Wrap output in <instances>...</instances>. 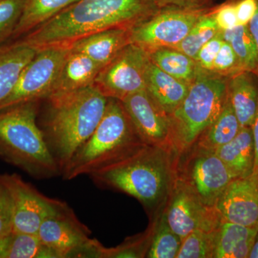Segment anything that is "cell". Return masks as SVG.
I'll return each instance as SVG.
<instances>
[{
    "label": "cell",
    "mask_w": 258,
    "mask_h": 258,
    "mask_svg": "<svg viewBox=\"0 0 258 258\" xmlns=\"http://www.w3.org/2000/svg\"><path fill=\"white\" fill-rule=\"evenodd\" d=\"M249 258H258V233L248 255Z\"/></svg>",
    "instance_id": "40"
},
{
    "label": "cell",
    "mask_w": 258,
    "mask_h": 258,
    "mask_svg": "<svg viewBox=\"0 0 258 258\" xmlns=\"http://www.w3.org/2000/svg\"><path fill=\"white\" fill-rule=\"evenodd\" d=\"M247 27H248L251 35L253 37L254 42H255L258 54V4L257 11H256L253 18H252L248 25H247ZM256 74L258 76V70Z\"/></svg>",
    "instance_id": "39"
},
{
    "label": "cell",
    "mask_w": 258,
    "mask_h": 258,
    "mask_svg": "<svg viewBox=\"0 0 258 258\" xmlns=\"http://www.w3.org/2000/svg\"><path fill=\"white\" fill-rule=\"evenodd\" d=\"M222 220L258 227V177L250 174L234 179L217 200Z\"/></svg>",
    "instance_id": "15"
},
{
    "label": "cell",
    "mask_w": 258,
    "mask_h": 258,
    "mask_svg": "<svg viewBox=\"0 0 258 258\" xmlns=\"http://www.w3.org/2000/svg\"><path fill=\"white\" fill-rule=\"evenodd\" d=\"M120 102L144 144L157 147L170 144L169 116L161 111L147 90L134 93Z\"/></svg>",
    "instance_id": "14"
},
{
    "label": "cell",
    "mask_w": 258,
    "mask_h": 258,
    "mask_svg": "<svg viewBox=\"0 0 258 258\" xmlns=\"http://www.w3.org/2000/svg\"><path fill=\"white\" fill-rule=\"evenodd\" d=\"M144 144L121 102L108 98L103 116L92 135L78 149L61 172L72 180L99 170Z\"/></svg>",
    "instance_id": "5"
},
{
    "label": "cell",
    "mask_w": 258,
    "mask_h": 258,
    "mask_svg": "<svg viewBox=\"0 0 258 258\" xmlns=\"http://www.w3.org/2000/svg\"><path fill=\"white\" fill-rule=\"evenodd\" d=\"M14 203L11 191L0 174V239L13 230Z\"/></svg>",
    "instance_id": "33"
},
{
    "label": "cell",
    "mask_w": 258,
    "mask_h": 258,
    "mask_svg": "<svg viewBox=\"0 0 258 258\" xmlns=\"http://www.w3.org/2000/svg\"><path fill=\"white\" fill-rule=\"evenodd\" d=\"M26 0H0V45L13 36Z\"/></svg>",
    "instance_id": "31"
},
{
    "label": "cell",
    "mask_w": 258,
    "mask_h": 258,
    "mask_svg": "<svg viewBox=\"0 0 258 258\" xmlns=\"http://www.w3.org/2000/svg\"><path fill=\"white\" fill-rule=\"evenodd\" d=\"M0 258H60L37 235L12 231L0 239Z\"/></svg>",
    "instance_id": "25"
},
{
    "label": "cell",
    "mask_w": 258,
    "mask_h": 258,
    "mask_svg": "<svg viewBox=\"0 0 258 258\" xmlns=\"http://www.w3.org/2000/svg\"><path fill=\"white\" fill-rule=\"evenodd\" d=\"M130 28L108 29L88 35L73 43L71 50L87 55L103 69L132 43Z\"/></svg>",
    "instance_id": "16"
},
{
    "label": "cell",
    "mask_w": 258,
    "mask_h": 258,
    "mask_svg": "<svg viewBox=\"0 0 258 258\" xmlns=\"http://www.w3.org/2000/svg\"><path fill=\"white\" fill-rule=\"evenodd\" d=\"M209 10H160L130 28L131 42L147 52L174 47L184 40Z\"/></svg>",
    "instance_id": "8"
},
{
    "label": "cell",
    "mask_w": 258,
    "mask_h": 258,
    "mask_svg": "<svg viewBox=\"0 0 258 258\" xmlns=\"http://www.w3.org/2000/svg\"><path fill=\"white\" fill-rule=\"evenodd\" d=\"M214 18L220 31L231 30L238 26L235 5L228 3L214 10Z\"/></svg>",
    "instance_id": "35"
},
{
    "label": "cell",
    "mask_w": 258,
    "mask_h": 258,
    "mask_svg": "<svg viewBox=\"0 0 258 258\" xmlns=\"http://www.w3.org/2000/svg\"><path fill=\"white\" fill-rule=\"evenodd\" d=\"M216 231H193L182 240L176 258L214 257Z\"/></svg>",
    "instance_id": "30"
},
{
    "label": "cell",
    "mask_w": 258,
    "mask_h": 258,
    "mask_svg": "<svg viewBox=\"0 0 258 258\" xmlns=\"http://www.w3.org/2000/svg\"><path fill=\"white\" fill-rule=\"evenodd\" d=\"M36 52L35 47L23 40L0 46V103L14 89L22 71Z\"/></svg>",
    "instance_id": "22"
},
{
    "label": "cell",
    "mask_w": 258,
    "mask_h": 258,
    "mask_svg": "<svg viewBox=\"0 0 258 258\" xmlns=\"http://www.w3.org/2000/svg\"><path fill=\"white\" fill-rule=\"evenodd\" d=\"M229 99L241 127H251L258 108V76L252 71H241L227 82Z\"/></svg>",
    "instance_id": "18"
},
{
    "label": "cell",
    "mask_w": 258,
    "mask_h": 258,
    "mask_svg": "<svg viewBox=\"0 0 258 258\" xmlns=\"http://www.w3.org/2000/svg\"><path fill=\"white\" fill-rule=\"evenodd\" d=\"M235 179L214 152L202 149L188 163L183 184L204 205L215 207L222 194Z\"/></svg>",
    "instance_id": "12"
},
{
    "label": "cell",
    "mask_w": 258,
    "mask_h": 258,
    "mask_svg": "<svg viewBox=\"0 0 258 258\" xmlns=\"http://www.w3.org/2000/svg\"><path fill=\"white\" fill-rule=\"evenodd\" d=\"M79 0H26L23 15L12 37L17 38L40 26Z\"/></svg>",
    "instance_id": "23"
},
{
    "label": "cell",
    "mask_w": 258,
    "mask_h": 258,
    "mask_svg": "<svg viewBox=\"0 0 258 258\" xmlns=\"http://www.w3.org/2000/svg\"><path fill=\"white\" fill-rule=\"evenodd\" d=\"M238 118L227 97L225 106L218 118L202 135L200 145L202 149L212 151L231 142L240 132Z\"/></svg>",
    "instance_id": "26"
},
{
    "label": "cell",
    "mask_w": 258,
    "mask_h": 258,
    "mask_svg": "<svg viewBox=\"0 0 258 258\" xmlns=\"http://www.w3.org/2000/svg\"><path fill=\"white\" fill-rule=\"evenodd\" d=\"M214 153L223 161L236 178L250 175L253 170L254 161L252 128H241L235 138L215 149Z\"/></svg>",
    "instance_id": "21"
},
{
    "label": "cell",
    "mask_w": 258,
    "mask_h": 258,
    "mask_svg": "<svg viewBox=\"0 0 258 258\" xmlns=\"http://www.w3.org/2000/svg\"><path fill=\"white\" fill-rule=\"evenodd\" d=\"M182 240L166 222L164 217L154 233L147 257L150 258H175L181 247Z\"/></svg>",
    "instance_id": "29"
},
{
    "label": "cell",
    "mask_w": 258,
    "mask_h": 258,
    "mask_svg": "<svg viewBox=\"0 0 258 258\" xmlns=\"http://www.w3.org/2000/svg\"><path fill=\"white\" fill-rule=\"evenodd\" d=\"M159 10H208L205 8L212 0H152Z\"/></svg>",
    "instance_id": "36"
},
{
    "label": "cell",
    "mask_w": 258,
    "mask_h": 258,
    "mask_svg": "<svg viewBox=\"0 0 258 258\" xmlns=\"http://www.w3.org/2000/svg\"><path fill=\"white\" fill-rule=\"evenodd\" d=\"M37 237L60 258L80 257L91 243V231L82 223L69 205L47 217L40 226Z\"/></svg>",
    "instance_id": "11"
},
{
    "label": "cell",
    "mask_w": 258,
    "mask_h": 258,
    "mask_svg": "<svg viewBox=\"0 0 258 258\" xmlns=\"http://www.w3.org/2000/svg\"><path fill=\"white\" fill-rule=\"evenodd\" d=\"M221 35L224 41L228 42L235 51L242 70L257 74V47L247 25H238L231 30L221 31Z\"/></svg>",
    "instance_id": "27"
},
{
    "label": "cell",
    "mask_w": 258,
    "mask_h": 258,
    "mask_svg": "<svg viewBox=\"0 0 258 258\" xmlns=\"http://www.w3.org/2000/svg\"><path fill=\"white\" fill-rule=\"evenodd\" d=\"M14 203L13 231L37 235L42 222L67 203L48 198L17 174H3Z\"/></svg>",
    "instance_id": "10"
},
{
    "label": "cell",
    "mask_w": 258,
    "mask_h": 258,
    "mask_svg": "<svg viewBox=\"0 0 258 258\" xmlns=\"http://www.w3.org/2000/svg\"><path fill=\"white\" fill-rule=\"evenodd\" d=\"M152 0H79L24 37L36 50L71 46L108 29L132 28L159 11Z\"/></svg>",
    "instance_id": "1"
},
{
    "label": "cell",
    "mask_w": 258,
    "mask_h": 258,
    "mask_svg": "<svg viewBox=\"0 0 258 258\" xmlns=\"http://www.w3.org/2000/svg\"><path fill=\"white\" fill-rule=\"evenodd\" d=\"M161 152L160 147L144 144L89 176L96 186L118 190L152 208L170 183L169 165Z\"/></svg>",
    "instance_id": "4"
},
{
    "label": "cell",
    "mask_w": 258,
    "mask_h": 258,
    "mask_svg": "<svg viewBox=\"0 0 258 258\" xmlns=\"http://www.w3.org/2000/svg\"><path fill=\"white\" fill-rule=\"evenodd\" d=\"M251 128H252V136H253L254 147V166L252 174L258 177V108Z\"/></svg>",
    "instance_id": "38"
},
{
    "label": "cell",
    "mask_w": 258,
    "mask_h": 258,
    "mask_svg": "<svg viewBox=\"0 0 258 258\" xmlns=\"http://www.w3.org/2000/svg\"><path fill=\"white\" fill-rule=\"evenodd\" d=\"M258 0H240L236 3L239 25H247L253 18L257 9Z\"/></svg>",
    "instance_id": "37"
},
{
    "label": "cell",
    "mask_w": 258,
    "mask_h": 258,
    "mask_svg": "<svg viewBox=\"0 0 258 258\" xmlns=\"http://www.w3.org/2000/svg\"><path fill=\"white\" fill-rule=\"evenodd\" d=\"M223 42L220 31L216 36L214 37L200 49L195 59L199 69L204 72L212 73L214 61Z\"/></svg>",
    "instance_id": "34"
},
{
    "label": "cell",
    "mask_w": 258,
    "mask_h": 258,
    "mask_svg": "<svg viewBox=\"0 0 258 258\" xmlns=\"http://www.w3.org/2000/svg\"><path fill=\"white\" fill-rule=\"evenodd\" d=\"M101 69L87 55L71 50L49 96L93 86Z\"/></svg>",
    "instance_id": "19"
},
{
    "label": "cell",
    "mask_w": 258,
    "mask_h": 258,
    "mask_svg": "<svg viewBox=\"0 0 258 258\" xmlns=\"http://www.w3.org/2000/svg\"><path fill=\"white\" fill-rule=\"evenodd\" d=\"M164 217L181 240L195 230H216L222 222L215 207L204 205L184 184L176 188Z\"/></svg>",
    "instance_id": "13"
},
{
    "label": "cell",
    "mask_w": 258,
    "mask_h": 258,
    "mask_svg": "<svg viewBox=\"0 0 258 258\" xmlns=\"http://www.w3.org/2000/svg\"><path fill=\"white\" fill-rule=\"evenodd\" d=\"M0 110V158L37 179L61 175L37 121V103Z\"/></svg>",
    "instance_id": "3"
},
{
    "label": "cell",
    "mask_w": 258,
    "mask_h": 258,
    "mask_svg": "<svg viewBox=\"0 0 258 258\" xmlns=\"http://www.w3.org/2000/svg\"><path fill=\"white\" fill-rule=\"evenodd\" d=\"M241 71H244L235 51L228 42L224 41L214 61L212 74L230 78Z\"/></svg>",
    "instance_id": "32"
},
{
    "label": "cell",
    "mask_w": 258,
    "mask_h": 258,
    "mask_svg": "<svg viewBox=\"0 0 258 258\" xmlns=\"http://www.w3.org/2000/svg\"><path fill=\"white\" fill-rule=\"evenodd\" d=\"M149 59L161 71L191 84L196 79L198 66L195 59L173 47H159L148 52Z\"/></svg>",
    "instance_id": "24"
},
{
    "label": "cell",
    "mask_w": 258,
    "mask_h": 258,
    "mask_svg": "<svg viewBox=\"0 0 258 258\" xmlns=\"http://www.w3.org/2000/svg\"><path fill=\"white\" fill-rule=\"evenodd\" d=\"M228 79L198 70L184 101L169 115L170 144L176 150L191 147L218 118L228 97Z\"/></svg>",
    "instance_id": "6"
},
{
    "label": "cell",
    "mask_w": 258,
    "mask_h": 258,
    "mask_svg": "<svg viewBox=\"0 0 258 258\" xmlns=\"http://www.w3.org/2000/svg\"><path fill=\"white\" fill-rule=\"evenodd\" d=\"M189 85L166 74L149 61L146 74V90L168 116L184 101Z\"/></svg>",
    "instance_id": "17"
},
{
    "label": "cell",
    "mask_w": 258,
    "mask_h": 258,
    "mask_svg": "<svg viewBox=\"0 0 258 258\" xmlns=\"http://www.w3.org/2000/svg\"><path fill=\"white\" fill-rule=\"evenodd\" d=\"M71 52V46L66 45L37 50L33 58L22 71L14 89L0 103V110L25 102L45 99L50 96Z\"/></svg>",
    "instance_id": "7"
},
{
    "label": "cell",
    "mask_w": 258,
    "mask_h": 258,
    "mask_svg": "<svg viewBox=\"0 0 258 258\" xmlns=\"http://www.w3.org/2000/svg\"><path fill=\"white\" fill-rule=\"evenodd\" d=\"M149 61L147 51L135 44H128L101 70L93 86L106 98L122 101L146 89Z\"/></svg>",
    "instance_id": "9"
},
{
    "label": "cell",
    "mask_w": 258,
    "mask_h": 258,
    "mask_svg": "<svg viewBox=\"0 0 258 258\" xmlns=\"http://www.w3.org/2000/svg\"><path fill=\"white\" fill-rule=\"evenodd\" d=\"M213 11L208 12L199 19L184 40L173 48L184 52L191 58H196L200 49L220 32Z\"/></svg>",
    "instance_id": "28"
},
{
    "label": "cell",
    "mask_w": 258,
    "mask_h": 258,
    "mask_svg": "<svg viewBox=\"0 0 258 258\" xmlns=\"http://www.w3.org/2000/svg\"><path fill=\"white\" fill-rule=\"evenodd\" d=\"M257 233L258 227L222 220L216 231L214 257H248Z\"/></svg>",
    "instance_id": "20"
},
{
    "label": "cell",
    "mask_w": 258,
    "mask_h": 258,
    "mask_svg": "<svg viewBox=\"0 0 258 258\" xmlns=\"http://www.w3.org/2000/svg\"><path fill=\"white\" fill-rule=\"evenodd\" d=\"M45 99L49 110L41 130L61 173L98 126L108 98L93 85Z\"/></svg>",
    "instance_id": "2"
}]
</instances>
